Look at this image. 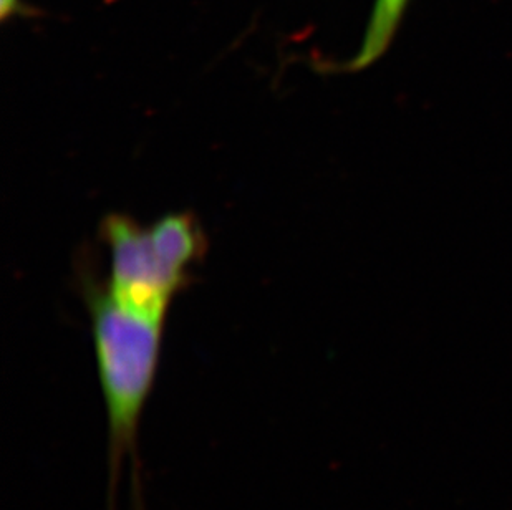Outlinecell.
Wrapping results in <instances>:
<instances>
[{
  "instance_id": "cell-4",
  "label": "cell",
  "mask_w": 512,
  "mask_h": 510,
  "mask_svg": "<svg viewBox=\"0 0 512 510\" xmlns=\"http://www.w3.org/2000/svg\"><path fill=\"white\" fill-rule=\"evenodd\" d=\"M408 2L410 0H375L362 47L343 65V72H360L383 57L395 39Z\"/></svg>"
},
{
  "instance_id": "cell-1",
  "label": "cell",
  "mask_w": 512,
  "mask_h": 510,
  "mask_svg": "<svg viewBox=\"0 0 512 510\" xmlns=\"http://www.w3.org/2000/svg\"><path fill=\"white\" fill-rule=\"evenodd\" d=\"M82 290L107 413L108 510H113L126 464L133 469L140 499L141 419L155 390L166 320L121 305L95 275L82 274Z\"/></svg>"
},
{
  "instance_id": "cell-5",
  "label": "cell",
  "mask_w": 512,
  "mask_h": 510,
  "mask_svg": "<svg viewBox=\"0 0 512 510\" xmlns=\"http://www.w3.org/2000/svg\"><path fill=\"white\" fill-rule=\"evenodd\" d=\"M25 12L27 10L22 5V0H0L2 20L10 19V17H15V15L25 14Z\"/></svg>"
},
{
  "instance_id": "cell-3",
  "label": "cell",
  "mask_w": 512,
  "mask_h": 510,
  "mask_svg": "<svg viewBox=\"0 0 512 510\" xmlns=\"http://www.w3.org/2000/svg\"><path fill=\"white\" fill-rule=\"evenodd\" d=\"M156 249L174 274L193 282L194 265L203 260L208 251V239L198 217L191 212H174L161 217L150 226Z\"/></svg>"
},
{
  "instance_id": "cell-2",
  "label": "cell",
  "mask_w": 512,
  "mask_h": 510,
  "mask_svg": "<svg viewBox=\"0 0 512 510\" xmlns=\"http://www.w3.org/2000/svg\"><path fill=\"white\" fill-rule=\"evenodd\" d=\"M100 234L110 251V294L135 312L166 320L174 295L189 284L166 265L150 227L125 214H108Z\"/></svg>"
}]
</instances>
